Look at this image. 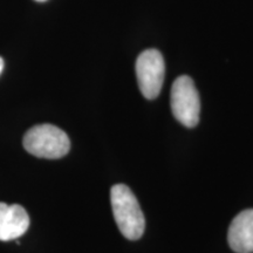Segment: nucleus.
I'll return each mask as SVG.
<instances>
[{
	"label": "nucleus",
	"instance_id": "nucleus-1",
	"mask_svg": "<svg viewBox=\"0 0 253 253\" xmlns=\"http://www.w3.org/2000/svg\"><path fill=\"white\" fill-rule=\"evenodd\" d=\"M114 218L126 239L137 240L144 233L145 219L137 198L125 184H116L110 190Z\"/></svg>",
	"mask_w": 253,
	"mask_h": 253
},
{
	"label": "nucleus",
	"instance_id": "nucleus-2",
	"mask_svg": "<svg viewBox=\"0 0 253 253\" xmlns=\"http://www.w3.org/2000/svg\"><path fill=\"white\" fill-rule=\"evenodd\" d=\"M23 144L28 154L47 160L61 158L71 149V141L67 134L53 125L32 126L25 134Z\"/></svg>",
	"mask_w": 253,
	"mask_h": 253
},
{
	"label": "nucleus",
	"instance_id": "nucleus-3",
	"mask_svg": "<svg viewBox=\"0 0 253 253\" xmlns=\"http://www.w3.org/2000/svg\"><path fill=\"white\" fill-rule=\"evenodd\" d=\"M170 104L173 116L181 125L194 128L199 121L201 101L192 79L186 75L177 78L170 94Z\"/></svg>",
	"mask_w": 253,
	"mask_h": 253
},
{
	"label": "nucleus",
	"instance_id": "nucleus-4",
	"mask_svg": "<svg viewBox=\"0 0 253 253\" xmlns=\"http://www.w3.org/2000/svg\"><path fill=\"white\" fill-rule=\"evenodd\" d=\"M166 63L157 49H147L136 60V77L140 90L145 99H156L162 89Z\"/></svg>",
	"mask_w": 253,
	"mask_h": 253
},
{
	"label": "nucleus",
	"instance_id": "nucleus-5",
	"mask_svg": "<svg viewBox=\"0 0 253 253\" xmlns=\"http://www.w3.org/2000/svg\"><path fill=\"white\" fill-rule=\"evenodd\" d=\"M28 226L30 217L21 205L0 203V240L18 239L26 232Z\"/></svg>",
	"mask_w": 253,
	"mask_h": 253
},
{
	"label": "nucleus",
	"instance_id": "nucleus-6",
	"mask_svg": "<svg viewBox=\"0 0 253 253\" xmlns=\"http://www.w3.org/2000/svg\"><path fill=\"white\" fill-rule=\"evenodd\" d=\"M230 248L237 253H253V209L233 218L227 232Z\"/></svg>",
	"mask_w": 253,
	"mask_h": 253
},
{
	"label": "nucleus",
	"instance_id": "nucleus-7",
	"mask_svg": "<svg viewBox=\"0 0 253 253\" xmlns=\"http://www.w3.org/2000/svg\"><path fill=\"white\" fill-rule=\"evenodd\" d=\"M2 69H4V60L0 58V74H1Z\"/></svg>",
	"mask_w": 253,
	"mask_h": 253
},
{
	"label": "nucleus",
	"instance_id": "nucleus-8",
	"mask_svg": "<svg viewBox=\"0 0 253 253\" xmlns=\"http://www.w3.org/2000/svg\"><path fill=\"white\" fill-rule=\"evenodd\" d=\"M36 1H40V2H43V1H47V0H36Z\"/></svg>",
	"mask_w": 253,
	"mask_h": 253
}]
</instances>
